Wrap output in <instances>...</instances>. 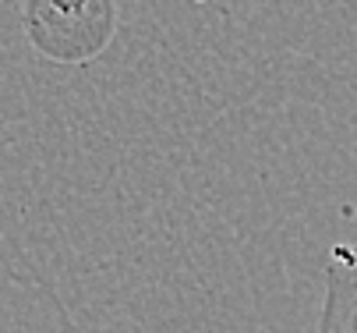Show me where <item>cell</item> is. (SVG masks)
Instances as JSON below:
<instances>
[{
	"label": "cell",
	"mask_w": 357,
	"mask_h": 333,
	"mask_svg": "<svg viewBox=\"0 0 357 333\" xmlns=\"http://www.w3.org/2000/svg\"><path fill=\"white\" fill-rule=\"evenodd\" d=\"M315 333H357V249H336L329 259Z\"/></svg>",
	"instance_id": "6da1fadb"
}]
</instances>
